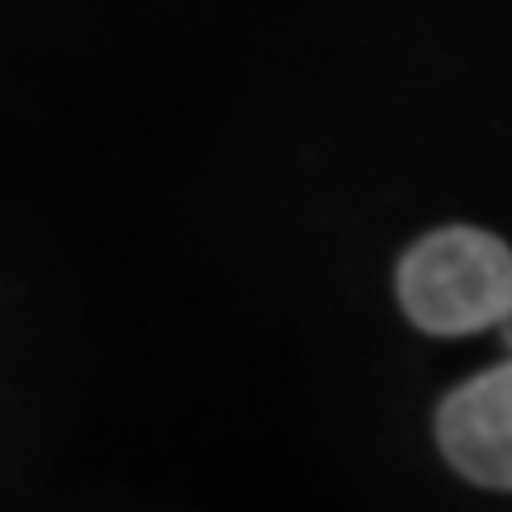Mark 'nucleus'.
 I'll return each mask as SVG.
<instances>
[{"label": "nucleus", "instance_id": "obj_1", "mask_svg": "<svg viewBox=\"0 0 512 512\" xmlns=\"http://www.w3.org/2000/svg\"><path fill=\"white\" fill-rule=\"evenodd\" d=\"M403 313L422 332L465 337L494 328L512 304V247L484 228H441L399 261Z\"/></svg>", "mask_w": 512, "mask_h": 512}, {"label": "nucleus", "instance_id": "obj_2", "mask_svg": "<svg viewBox=\"0 0 512 512\" xmlns=\"http://www.w3.org/2000/svg\"><path fill=\"white\" fill-rule=\"evenodd\" d=\"M437 441L470 484L512 494V361L460 384L441 403Z\"/></svg>", "mask_w": 512, "mask_h": 512}, {"label": "nucleus", "instance_id": "obj_3", "mask_svg": "<svg viewBox=\"0 0 512 512\" xmlns=\"http://www.w3.org/2000/svg\"><path fill=\"white\" fill-rule=\"evenodd\" d=\"M494 328H498V337H503V342H508V356H512V304H508V313H503V318H498Z\"/></svg>", "mask_w": 512, "mask_h": 512}]
</instances>
